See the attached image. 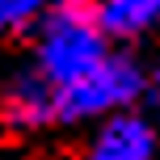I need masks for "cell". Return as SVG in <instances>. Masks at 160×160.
Instances as JSON below:
<instances>
[{
  "label": "cell",
  "mask_w": 160,
  "mask_h": 160,
  "mask_svg": "<svg viewBox=\"0 0 160 160\" xmlns=\"http://www.w3.org/2000/svg\"><path fill=\"white\" fill-rule=\"evenodd\" d=\"M34 30H38L34 72L55 93L76 84L80 76H88L110 55L105 51V34H101V25H97L93 8L84 0H59V4H51Z\"/></svg>",
  "instance_id": "1"
},
{
  "label": "cell",
  "mask_w": 160,
  "mask_h": 160,
  "mask_svg": "<svg viewBox=\"0 0 160 160\" xmlns=\"http://www.w3.org/2000/svg\"><path fill=\"white\" fill-rule=\"evenodd\" d=\"M143 68L131 55H105L88 76L55 93V122H84V118H114L131 114L143 97Z\"/></svg>",
  "instance_id": "2"
},
{
  "label": "cell",
  "mask_w": 160,
  "mask_h": 160,
  "mask_svg": "<svg viewBox=\"0 0 160 160\" xmlns=\"http://www.w3.org/2000/svg\"><path fill=\"white\" fill-rule=\"evenodd\" d=\"M88 160H156V122L143 114H114L88 143Z\"/></svg>",
  "instance_id": "3"
},
{
  "label": "cell",
  "mask_w": 160,
  "mask_h": 160,
  "mask_svg": "<svg viewBox=\"0 0 160 160\" xmlns=\"http://www.w3.org/2000/svg\"><path fill=\"white\" fill-rule=\"evenodd\" d=\"M0 118L17 131H38L47 122H55V88L38 72L17 76L4 88V97H0Z\"/></svg>",
  "instance_id": "4"
},
{
  "label": "cell",
  "mask_w": 160,
  "mask_h": 160,
  "mask_svg": "<svg viewBox=\"0 0 160 160\" xmlns=\"http://www.w3.org/2000/svg\"><path fill=\"white\" fill-rule=\"evenodd\" d=\"M93 17L105 38H139L160 25V0H101Z\"/></svg>",
  "instance_id": "5"
},
{
  "label": "cell",
  "mask_w": 160,
  "mask_h": 160,
  "mask_svg": "<svg viewBox=\"0 0 160 160\" xmlns=\"http://www.w3.org/2000/svg\"><path fill=\"white\" fill-rule=\"evenodd\" d=\"M51 0H0V34H21L42 21Z\"/></svg>",
  "instance_id": "6"
},
{
  "label": "cell",
  "mask_w": 160,
  "mask_h": 160,
  "mask_svg": "<svg viewBox=\"0 0 160 160\" xmlns=\"http://www.w3.org/2000/svg\"><path fill=\"white\" fill-rule=\"evenodd\" d=\"M143 97H148V105H152V114H156V122H160V68L143 80Z\"/></svg>",
  "instance_id": "7"
}]
</instances>
